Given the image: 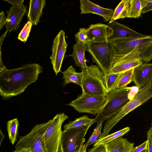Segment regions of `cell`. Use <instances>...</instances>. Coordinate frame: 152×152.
I'll return each mask as SVG.
<instances>
[{
  "mask_svg": "<svg viewBox=\"0 0 152 152\" xmlns=\"http://www.w3.org/2000/svg\"><path fill=\"white\" fill-rule=\"evenodd\" d=\"M43 68L36 63L27 64L12 69H0V94L7 99L23 92L27 87L38 80Z\"/></svg>",
  "mask_w": 152,
  "mask_h": 152,
  "instance_id": "1",
  "label": "cell"
},
{
  "mask_svg": "<svg viewBox=\"0 0 152 152\" xmlns=\"http://www.w3.org/2000/svg\"><path fill=\"white\" fill-rule=\"evenodd\" d=\"M109 40L113 47L115 55L125 59L140 60L146 63L152 59V41L148 36Z\"/></svg>",
  "mask_w": 152,
  "mask_h": 152,
  "instance_id": "2",
  "label": "cell"
},
{
  "mask_svg": "<svg viewBox=\"0 0 152 152\" xmlns=\"http://www.w3.org/2000/svg\"><path fill=\"white\" fill-rule=\"evenodd\" d=\"M152 97V81L145 87L140 89L134 98L130 100L119 112L107 120L101 138L108 135L113 127L125 116Z\"/></svg>",
  "mask_w": 152,
  "mask_h": 152,
  "instance_id": "3",
  "label": "cell"
},
{
  "mask_svg": "<svg viewBox=\"0 0 152 152\" xmlns=\"http://www.w3.org/2000/svg\"><path fill=\"white\" fill-rule=\"evenodd\" d=\"M86 50L93 61L104 75L110 69L115 55L113 47L109 40L100 42H90L86 44Z\"/></svg>",
  "mask_w": 152,
  "mask_h": 152,
  "instance_id": "4",
  "label": "cell"
},
{
  "mask_svg": "<svg viewBox=\"0 0 152 152\" xmlns=\"http://www.w3.org/2000/svg\"><path fill=\"white\" fill-rule=\"evenodd\" d=\"M82 71L84 75L82 92L96 96H108L104 75L98 66L91 65Z\"/></svg>",
  "mask_w": 152,
  "mask_h": 152,
  "instance_id": "5",
  "label": "cell"
},
{
  "mask_svg": "<svg viewBox=\"0 0 152 152\" xmlns=\"http://www.w3.org/2000/svg\"><path fill=\"white\" fill-rule=\"evenodd\" d=\"M129 89L126 86L109 93L105 104L94 118L95 122L107 120L119 112L130 101L128 98Z\"/></svg>",
  "mask_w": 152,
  "mask_h": 152,
  "instance_id": "6",
  "label": "cell"
},
{
  "mask_svg": "<svg viewBox=\"0 0 152 152\" xmlns=\"http://www.w3.org/2000/svg\"><path fill=\"white\" fill-rule=\"evenodd\" d=\"M50 122L36 125L27 135L19 137L15 148L28 152H48L44 143L43 135Z\"/></svg>",
  "mask_w": 152,
  "mask_h": 152,
  "instance_id": "7",
  "label": "cell"
},
{
  "mask_svg": "<svg viewBox=\"0 0 152 152\" xmlns=\"http://www.w3.org/2000/svg\"><path fill=\"white\" fill-rule=\"evenodd\" d=\"M92 124L62 131L60 152H76L80 149L85 140V136Z\"/></svg>",
  "mask_w": 152,
  "mask_h": 152,
  "instance_id": "8",
  "label": "cell"
},
{
  "mask_svg": "<svg viewBox=\"0 0 152 152\" xmlns=\"http://www.w3.org/2000/svg\"><path fill=\"white\" fill-rule=\"evenodd\" d=\"M68 118L67 115L63 113L56 114L50 119L43 136L44 142L48 152L60 151L62 125Z\"/></svg>",
  "mask_w": 152,
  "mask_h": 152,
  "instance_id": "9",
  "label": "cell"
},
{
  "mask_svg": "<svg viewBox=\"0 0 152 152\" xmlns=\"http://www.w3.org/2000/svg\"><path fill=\"white\" fill-rule=\"evenodd\" d=\"M107 96H96L82 92L76 99L67 105L73 107L79 113L97 115L105 104Z\"/></svg>",
  "mask_w": 152,
  "mask_h": 152,
  "instance_id": "10",
  "label": "cell"
},
{
  "mask_svg": "<svg viewBox=\"0 0 152 152\" xmlns=\"http://www.w3.org/2000/svg\"><path fill=\"white\" fill-rule=\"evenodd\" d=\"M68 45L65 40L64 31L62 30L53 40L51 48L52 54L50 58L56 76L60 71Z\"/></svg>",
  "mask_w": 152,
  "mask_h": 152,
  "instance_id": "11",
  "label": "cell"
},
{
  "mask_svg": "<svg viewBox=\"0 0 152 152\" xmlns=\"http://www.w3.org/2000/svg\"><path fill=\"white\" fill-rule=\"evenodd\" d=\"M27 7L23 4L12 6L7 13L5 26L6 31L10 32L17 30L23 15L27 11Z\"/></svg>",
  "mask_w": 152,
  "mask_h": 152,
  "instance_id": "12",
  "label": "cell"
},
{
  "mask_svg": "<svg viewBox=\"0 0 152 152\" xmlns=\"http://www.w3.org/2000/svg\"><path fill=\"white\" fill-rule=\"evenodd\" d=\"M133 81L139 89L152 81V63H143L134 68Z\"/></svg>",
  "mask_w": 152,
  "mask_h": 152,
  "instance_id": "13",
  "label": "cell"
},
{
  "mask_svg": "<svg viewBox=\"0 0 152 152\" xmlns=\"http://www.w3.org/2000/svg\"><path fill=\"white\" fill-rule=\"evenodd\" d=\"M81 14L93 13L102 17L105 21H110L114 10L104 8L88 0H80Z\"/></svg>",
  "mask_w": 152,
  "mask_h": 152,
  "instance_id": "14",
  "label": "cell"
},
{
  "mask_svg": "<svg viewBox=\"0 0 152 152\" xmlns=\"http://www.w3.org/2000/svg\"><path fill=\"white\" fill-rule=\"evenodd\" d=\"M113 31L108 25L101 23L90 25L88 28V35L90 42L108 41Z\"/></svg>",
  "mask_w": 152,
  "mask_h": 152,
  "instance_id": "15",
  "label": "cell"
},
{
  "mask_svg": "<svg viewBox=\"0 0 152 152\" xmlns=\"http://www.w3.org/2000/svg\"><path fill=\"white\" fill-rule=\"evenodd\" d=\"M109 26L112 29V35L109 40L128 38H139L146 37L130 28L127 26L115 21L109 24Z\"/></svg>",
  "mask_w": 152,
  "mask_h": 152,
  "instance_id": "16",
  "label": "cell"
},
{
  "mask_svg": "<svg viewBox=\"0 0 152 152\" xmlns=\"http://www.w3.org/2000/svg\"><path fill=\"white\" fill-rule=\"evenodd\" d=\"M143 63V61L137 59H125L115 55L109 73H118L124 72Z\"/></svg>",
  "mask_w": 152,
  "mask_h": 152,
  "instance_id": "17",
  "label": "cell"
},
{
  "mask_svg": "<svg viewBox=\"0 0 152 152\" xmlns=\"http://www.w3.org/2000/svg\"><path fill=\"white\" fill-rule=\"evenodd\" d=\"M46 0H31L30 1L27 18L33 26L37 25L43 14L46 4Z\"/></svg>",
  "mask_w": 152,
  "mask_h": 152,
  "instance_id": "18",
  "label": "cell"
},
{
  "mask_svg": "<svg viewBox=\"0 0 152 152\" xmlns=\"http://www.w3.org/2000/svg\"><path fill=\"white\" fill-rule=\"evenodd\" d=\"M105 145L106 152H130L134 148V143L121 137L113 140Z\"/></svg>",
  "mask_w": 152,
  "mask_h": 152,
  "instance_id": "19",
  "label": "cell"
},
{
  "mask_svg": "<svg viewBox=\"0 0 152 152\" xmlns=\"http://www.w3.org/2000/svg\"><path fill=\"white\" fill-rule=\"evenodd\" d=\"M86 50V44L82 42H76L73 47L72 57L76 66L80 67L82 71L86 70L88 66L85 56Z\"/></svg>",
  "mask_w": 152,
  "mask_h": 152,
  "instance_id": "20",
  "label": "cell"
},
{
  "mask_svg": "<svg viewBox=\"0 0 152 152\" xmlns=\"http://www.w3.org/2000/svg\"><path fill=\"white\" fill-rule=\"evenodd\" d=\"M62 73L64 85L69 83H73L82 87L84 76L82 71L77 72L75 69L71 65Z\"/></svg>",
  "mask_w": 152,
  "mask_h": 152,
  "instance_id": "21",
  "label": "cell"
},
{
  "mask_svg": "<svg viewBox=\"0 0 152 152\" xmlns=\"http://www.w3.org/2000/svg\"><path fill=\"white\" fill-rule=\"evenodd\" d=\"M129 2L130 0L121 1L114 10L113 15L109 24L117 19L128 18Z\"/></svg>",
  "mask_w": 152,
  "mask_h": 152,
  "instance_id": "22",
  "label": "cell"
},
{
  "mask_svg": "<svg viewBox=\"0 0 152 152\" xmlns=\"http://www.w3.org/2000/svg\"><path fill=\"white\" fill-rule=\"evenodd\" d=\"M146 4V0H130L128 18L140 17L142 9Z\"/></svg>",
  "mask_w": 152,
  "mask_h": 152,
  "instance_id": "23",
  "label": "cell"
},
{
  "mask_svg": "<svg viewBox=\"0 0 152 152\" xmlns=\"http://www.w3.org/2000/svg\"><path fill=\"white\" fill-rule=\"evenodd\" d=\"M95 119L90 118L87 115H84L76 118L74 121H70L64 125V130L76 128L95 123Z\"/></svg>",
  "mask_w": 152,
  "mask_h": 152,
  "instance_id": "24",
  "label": "cell"
},
{
  "mask_svg": "<svg viewBox=\"0 0 152 152\" xmlns=\"http://www.w3.org/2000/svg\"><path fill=\"white\" fill-rule=\"evenodd\" d=\"M19 124L17 118L9 120L7 123V129L9 140L14 145L16 140Z\"/></svg>",
  "mask_w": 152,
  "mask_h": 152,
  "instance_id": "25",
  "label": "cell"
},
{
  "mask_svg": "<svg viewBox=\"0 0 152 152\" xmlns=\"http://www.w3.org/2000/svg\"><path fill=\"white\" fill-rule=\"evenodd\" d=\"M123 73H108L104 75L107 89L108 93L115 89Z\"/></svg>",
  "mask_w": 152,
  "mask_h": 152,
  "instance_id": "26",
  "label": "cell"
},
{
  "mask_svg": "<svg viewBox=\"0 0 152 152\" xmlns=\"http://www.w3.org/2000/svg\"><path fill=\"white\" fill-rule=\"evenodd\" d=\"M130 130V127L127 126L111 134H108L97 141L94 144V147L100 145L105 144L113 140L123 136Z\"/></svg>",
  "mask_w": 152,
  "mask_h": 152,
  "instance_id": "27",
  "label": "cell"
},
{
  "mask_svg": "<svg viewBox=\"0 0 152 152\" xmlns=\"http://www.w3.org/2000/svg\"><path fill=\"white\" fill-rule=\"evenodd\" d=\"M134 69V68L132 69L123 72L118 83L115 89L125 87L133 81Z\"/></svg>",
  "mask_w": 152,
  "mask_h": 152,
  "instance_id": "28",
  "label": "cell"
},
{
  "mask_svg": "<svg viewBox=\"0 0 152 152\" xmlns=\"http://www.w3.org/2000/svg\"><path fill=\"white\" fill-rule=\"evenodd\" d=\"M103 122V121H100L97 123L96 127L87 141L85 144L87 148L89 146L94 144L97 141L101 138L102 134L101 129Z\"/></svg>",
  "mask_w": 152,
  "mask_h": 152,
  "instance_id": "29",
  "label": "cell"
},
{
  "mask_svg": "<svg viewBox=\"0 0 152 152\" xmlns=\"http://www.w3.org/2000/svg\"><path fill=\"white\" fill-rule=\"evenodd\" d=\"M32 25V23L30 22L29 21L27 22L18 35V39L24 43L26 41Z\"/></svg>",
  "mask_w": 152,
  "mask_h": 152,
  "instance_id": "30",
  "label": "cell"
},
{
  "mask_svg": "<svg viewBox=\"0 0 152 152\" xmlns=\"http://www.w3.org/2000/svg\"><path fill=\"white\" fill-rule=\"evenodd\" d=\"M76 42H79L86 44L90 41L88 35V28H80L79 31L75 35Z\"/></svg>",
  "mask_w": 152,
  "mask_h": 152,
  "instance_id": "31",
  "label": "cell"
},
{
  "mask_svg": "<svg viewBox=\"0 0 152 152\" xmlns=\"http://www.w3.org/2000/svg\"><path fill=\"white\" fill-rule=\"evenodd\" d=\"M147 134L148 140L147 152H152V128H149Z\"/></svg>",
  "mask_w": 152,
  "mask_h": 152,
  "instance_id": "32",
  "label": "cell"
},
{
  "mask_svg": "<svg viewBox=\"0 0 152 152\" xmlns=\"http://www.w3.org/2000/svg\"><path fill=\"white\" fill-rule=\"evenodd\" d=\"M139 89L136 86L130 87L128 94V98L129 100H132L138 93Z\"/></svg>",
  "mask_w": 152,
  "mask_h": 152,
  "instance_id": "33",
  "label": "cell"
},
{
  "mask_svg": "<svg viewBox=\"0 0 152 152\" xmlns=\"http://www.w3.org/2000/svg\"><path fill=\"white\" fill-rule=\"evenodd\" d=\"M148 140L138 146L134 148L130 152H147Z\"/></svg>",
  "mask_w": 152,
  "mask_h": 152,
  "instance_id": "34",
  "label": "cell"
},
{
  "mask_svg": "<svg viewBox=\"0 0 152 152\" xmlns=\"http://www.w3.org/2000/svg\"><path fill=\"white\" fill-rule=\"evenodd\" d=\"M88 152H106L105 145L102 144L94 147L88 150Z\"/></svg>",
  "mask_w": 152,
  "mask_h": 152,
  "instance_id": "35",
  "label": "cell"
},
{
  "mask_svg": "<svg viewBox=\"0 0 152 152\" xmlns=\"http://www.w3.org/2000/svg\"><path fill=\"white\" fill-rule=\"evenodd\" d=\"M147 4L142 10V14L152 10V0H146Z\"/></svg>",
  "mask_w": 152,
  "mask_h": 152,
  "instance_id": "36",
  "label": "cell"
},
{
  "mask_svg": "<svg viewBox=\"0 0 152 152\" xmlns=\"http://www.w3.org/2000/svg\"><path fill=\"white\" fill-rule=\"evenodd\" d=\"M0 30H1L5 25L7 19V17L5 15L3 11L0 14Z\"/></svg>",
  "mask_w": 152,
  "mask_h": 152,
  "instance_id": "37",
  "label": "cell"
},
{
  "mask_svg": "<svg viewBox=\"0 0 152 152\" xmlns=\"http://www.w3.org/2000/svg\"><path fill=\"white\" fill-rule=\"evenodd\" d=\"M12 5L15 6L23 4L24 1L23 0H4Z\"/></svg>",
  "mask_w": 152,
  "mask_h": 152,
  "instance_id": "38",
  "label": "cell"
},
{
  "mask_svg": "<svg viewBox=\"0 0 152 152\" xmlns=\"http://www.w3.org/2000/svg\"><path fill=\"white\" fill-rule=\"evenodd\" d=\"M0 145H1L2 141L3 139L5 137L4 135L3 134V133L1 132V130H0Z\"/></svg>",
  "mask_w": 152,
  "mask_h": 152,
  "instance_id": "39",
  "label": "cell"
},
{
  "mask_svg": "<svg viewBox=\"0 0 152 152\" xmlns=\"http://www.w3.org/2000/svg\"><path fill=\"white\" fill-rule=\"evenodd\" d=\"M87 148H86L85 144L83 145L81 147L80 152H87Z\"/></svg>",
  "mask_w": 152,
  "mask_h": 152,
  "instance_id": "40",
  "label": "cell"
},
{
  "mask_svg": "<svg viewBox=\"0 0 152 152\" xmlns=\"http://www.w3.org/2000/svg\"><path fill=\"white\" fill-rule=\"evenodd\" d=\"M13 152H26V151L24 150L15 148Z\"/></svg>",
  "mask_w": 152,
  "mask_h": 152,
  "instance_id": "41",
  "label": "cell"
},
{
  "mask_svg": "<svg viewBox=\"0 0 152 152\" xmlns=\"http://www.w3.org/2000/svg\"><path fill=\"white\" fill-rule=\"evenodd\" d=\"M80 150H78V151H76V152H80Z\"/></svg>",
  "mask_w": 152,
  "mask_h": 152,
  "instance_id": "42",
  "label": "cell"
},
{
  "mask_svg": "<svg viewBox=\"0 0 152 152\" xmlns=\"http://www.w3.org/2000/svg\"><path fill=\"white\" fill-rule=\"evenodd\" d=\"M25 151L26 152H28L27 151H25Z\"/></svg>",
  "mask_w": 152,
  "mask_h": 152,
  "instance_id": "43",
  "label": "cell"
},
{
  "mask_svg": "<svg viewBox=\"0 0 152 152\" xmlns=\"http://www.w3.org/2000/svg\"></svg>",
  "mask_w": 152,
  "mask_h": 152,
  "instance_id": "44",
  "label": "cell"
}]
</instances>
